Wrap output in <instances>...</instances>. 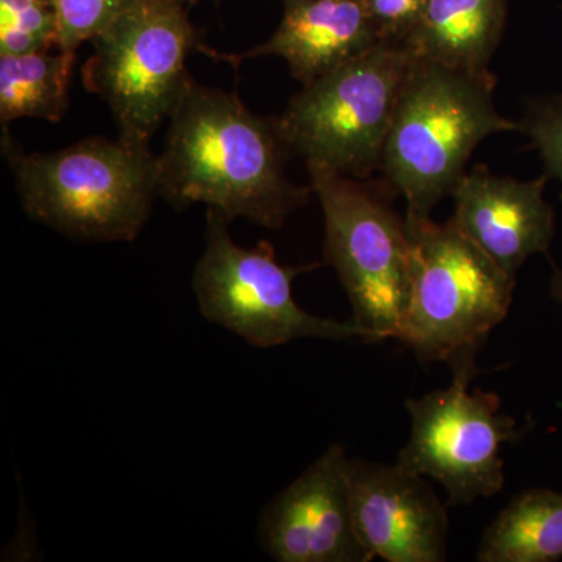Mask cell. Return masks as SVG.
Masks as SVG:
<instances>
[{
  "instance_id": "6da1fadb",
  "label": "cell",
  "mask_w": 562,
  "mask_h": 562,
  "mask_svg": "<svg viewBox=\"0 0 562 562\" xmlns=\"http://www.w3.org/2000/svg\"><path fill=\"white\" fill-rule=\"evenodd\" d=\"M291 155L276 117L258 116L235 92L191 79L157 155L160 195L179 209L203 203L231 222L280 231L314 194L288 179Z\"/></svg>"
},
{
  "instance_id": "7a4b0ae2",
  "label": "cell",
  "mask_w": 562,
  "mask_h": 562,
  "mask_svg": "<svg viewBox=\"0 0 562 562\" xmlns=\"http://www.w3.org/2000/svg\"><path fill=\"white\" fill-rule=\"evenodd\" d=\"M2 154L27 216L77 241H135L160 195L150 144L120 135L31 154L2 128Z\"/></svg>"
},
{
  "instance_id": "3957f363",
  "label": "cell",
  "mask_w": 562,
  "mask_h": 562,
  "mask_svg": "<svg viewBox=\"0 0 562 562\" xmlns=\"http://www.w3.org/2000/svg\"><path fill=\"white\" fill-rule=\"evenodd\" d=\"M495 77L417 60L395 110L380 171L408 203L406 216L430 217L464 176L487 136L517 131L495 109Z\"/></svg>"
},
{
  "instance_id": "277c9868",
  "label": "cell",
  "mask_w": 562,
  "mask_h": 562,
  "mask_svg": "<svg viewBox=\"0 0 562 562\" xmlns=\"http://www.w3.org/2000/svg\"><path fill=\"white\" fill-rule=\"evenodd\" d=\"M412 295L397 341L420 362L476 366L491 331L505 321L516 276L502 269L453 224L406 216Z\"/></svg>"
},
{
  "instance_id": "5b68a950",
  "label": "cell",
  "mask_w": 562,
  "mask_h": 562,
  "mask_svg": "<svg viewBox=\"0 0 562 562\" xmlns=\"http://www.w3.org/2000/svg\"><path fill=\"white\" fill-rule=\"evenodd\" d=\"M419 58L406 44L382 43L303 85L277 127L306 166L368 179L380 169L403 88Z\"/></svg>"
},
{
  "instance_id": "8992f818",
  "label": "cell",
  "mask_w": 562,
  "mask_h": 562,
  "mask_svg": "<svg viewBox=\"0 0 562 562\" xmlns=\"http://www.w3.org/2000/svg\"><path fill=\"white\" fill-rule=\"evenodd\" d=\"M325 221L324 257L349 297L364 342L398 339L412 295L406 221L380 184L306 166Z\"/></svg>"
},
{
  "instance_id": "52a82bcc",
  "label": "cell",
  "mask_w": 562,
  "mask_h": 562,
  "mask_svg": "<svg viewBox=\"0 0 562 562\" xmlns=\"http://www.w3.org/2000/svg\"><path fill=\"white\" fill-rule=\"evenodd\" d=\"M188 2L128 0L91 40L85 87L110 106L122 138L150 144L190 83L188 57L211 52L192 27Z\"/></svg>"
},
{
  "instance_id": "ba28073f",
  "label": "cell",
  "mask_w": 562,
  "mask_h": 562,
  "mask_svg": "<svg viewBox=\"0 0 562 562\" xmlns=\"http://www.w3.org/2000/svg\"><path fill=\"white\" fill-rule=\"evenodd\" d=\"M224 214L206 213L205 250L192 272V292L206 321L235 333L258 349H272L297 339L349 341L364 331L353 319L314 316L295 302L292 283L317 268L283 266L271 244L239 246Z\"/></svg>"
},
{
  "instance_id": "9c48e42d",
  "label": "cell",
  "mask_w": 562,
  "mask_h": 562,
  "mask_svg": "<svg viewBox=\"0 0 562 562\" xmlns=\"http://www.w3.org/2000/svg\"><path fill=\"white\" fill-rule=\"evenodd\" d=\"M452 372L446 390L406 401L412 432L397 462L441 484L447 505L465 506L503 490V446L519 442L525 430L514 417L501 414L494 392L469 390L476 366Z\"/></svg>"
},
{
  "instance_id": "30bf717a",
  "label": "cell",
  "mask_w": 562,
  "mask_h": 562,
  "mask_svg": "<svg viewBox=\"0 0 562 562\" xmlns=\"http://www.w3.org/2000/svg\"><path fill=\"white\" fill-rule=\"evenodd\" d=\"M350 458L333 443L258 517L257 541L279 562H369L351 512Z\"/></svg>"
},
{
  "instance_id": "8fae6325",
  "label": "cell",
  "mask_w": 562,
  "mask_h": 562,
  "mask_svg": "<svg viewBox=\"0 0 562 562\" xmlns=\"http://www.w3.org/2000/svg\"><path fill=\"white\" fill-rule=\"evenodd\" d=\"M427 476L350 458L351 512L358 538L372 560L442 562L449 543V505Z\"/></svg>"
},
{
  "instance_id": "7c38bea8",
  "label": "cell",
  "mask_w": 562,
  "mask_h": 562,
  "mask_svg": "<svg viewBox=\"0 0 562 562\" xmlns=\"http://www.w3.org/2000/svg\"><path fill=\"white\" fill-rule=\"evenodd\" d=\"M549 177L520 181L492 176L479 166L464 172L452 192V222L480 249L516 276L528 258L549 254L554 213L543 199Z\"/></svg>"
},
{
  "instance_id": "4fadbf2b",
  "label": "cell",
  "mask_w": 562,
  "mask_h": 562,
  "mask_svg": "<svg viewBox=\"0 0 562 562\" xmlns=\"http://www.w3.org/2000/svg\"><path fill=\"white\" fill-rule=\"evenodd\" d=\"M379 43L362 0H283V18L271 38L243 54L213 52V57L235 66L247 58L280 57L294 79L308 85Z\"/></svg>"
},
{
  "instance_id": "5bb4252c",
  "label": "cell",
  "mask_w": 562,
  "mask_h": 562,
  "mask_svg": "<svg viewBox=\"0 0 562 562\" xmlns=\"http://www.w3.org/2000/svg\"><path fill=\"white\" fill-rule=\"evenodd\" d=\"M505 24V0H428L419 24L403 44L419 60L491 76L490 63Z\"/></svg>"
},
{
  "instance_id": "9a60e30c",
  "label": "cell",
  "mask_w": 562,
  "mask_h": 562,
  "mask_svg": "<svg viewBox=\"0 0 562 562\" xmlns=\"http://www.w3.org/2000/svg\"><path fill=\"white\" fill-rule=\"evenodd\" d=\"M562 558V492L528 490L484 530L480 562H553Z\"/></svg>"
},
{
  "instance_id": "2e32d148",
  "label": "cell",
  "mask_w": 562,
  "mask_h": 562,
  "mask_svg": "<svg viewBox=\"0 0 562 562\" xmlns=\"http://www.w3.org/2000/svg\"><path fill=\"white\" fill-rule=\"evenodd\" d=\"M76 52L58 49L0 55V122L18 120L60 122L69 106Z\"/></svg>"
},
{
  "instance_id": "e0dca14e",
  "label": "cell",
  "mask_w": 562,
  "mask_h": 562,
  "mask_svg": "<svg viewBox=\"0 0 562 562\" xmlns=\"http://www.w3.org/2000/svg\"><path fill=\"white\" fill-rule=\"evenodd\" d=\"M58 49L55 5L44 0H0V55Z\"/></svg>"
},
{
  "instance_id": "ac0fdd59",
  "label": "cell",
  "mask_w": 562,
  "mask_h": 562,
  "mask_svg": "<svg viewBox=\"0 0 562 562\" xmlns=\"http://www.w3.org/2000/svg\"><path fill=\"white\" fill-rule=\"evenodd\" d=\"M128 0H55L58 49L77 52L80 44L101 33Z\"/></svg>"
},
{
  "instance_id": "d6986e66",
  "label": "cell",
  "mask_w": 562,
  "mask_h": 562,
  "mask_svg": "<svg viewBox=\"0 0 562 562\" xmlns=\"http://www.w3.org/2000/svg\"><path fill=\"white\" fill-rule=\"evenodd\" d=\"M517 131L528 135L541 154L546 176L562 183V94L528 103Z\"/></svg>"
},
{
  "instance_id": "ffe728a7",
  "label": "cell",
  "mask_w": 562,
  "mask_h": 562,
  "mask_svg": "<svg viewBox=\"0 0 562 562\" xmlns=\"http://www.w3.org/2000/svg\"><path fill=\"white\" fill-rule=\"evenodd\" d=\"M384 43H405L419 24L428 0H362Z\"/></svg>"
},
{
  "instance_id": "44dd1931",
  "label": "cell",
  "mask_w": 562,
  "mask_h": 562,
  "mask_svg": "<svg viewBox=\"0 0 562 562\" xmlns=\"http://www.w3.org/2000/svg\"><path fill=\"white\" fill-rule=\"evenodd\" d=\"M550 295L553 301L562 305V269L554 268L552 280H550Z\"/></svg>"
},
{
  "instance_id": "7402d4cb",
  "label": "cell",
  "mask_w": 562,
  "mask_h": 562,
  "mask_svg": "<svg viewBox=\"0 0 562 562\" xmlns=\"http://www.w3.org/2000/svg\"><path fill=\"white\" fill-rule=\"evenodd\" d=\"M44 2L52 3V5H54L55 0H44Z\"/></svg>"
},
{
  "instance_id": "603a6c76",
  "label": "cell",
  "mask_w": 562,
  "mask_h": 562,
  "mask_svg": "<svg viewBox=\"0 0 562 562\" xmlns=\"http://www.w3.org/2000/svg\"><path fill=\"white\" fill-rule=\"evenodd\" d=\"M191 2H198V0H191ZM214 2H220V0H214Z\"/></svg>"
}]
</instances>
